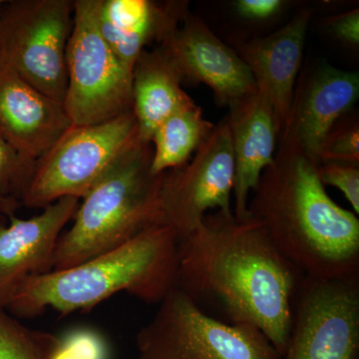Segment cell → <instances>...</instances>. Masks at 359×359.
Segmentation results:
<instances>
[{
  "label": "cell",
  "mask_w": 359,
  "mask_h": 359,
  "mask_svg": "<svg viewBox=\"0 0 359 359\" xmlns=\"http://www.w3.org/2000/svg\"><path fill=\"white\" fill-rule=\"evenodd\" d=\"M187 2L96 0V20L103 39L130 70L149 45H161L188 14Z\"/></svg>",
  "instance_id": "obj_17"
},
{
  "label": "cell",
  "mask_w": 359,
  "mask_h": 359,
  "mask_svg": "<svg viewBox=\"0 0 359 359\" xmlns=\"http://www.w3.org/2000/svg\"><path fill=\"white\" fill-rule=\"evenodd\" d=\"M79 199L62 198L32 219L9 216L0 224V306L4 309L14 292L34 276L52 271L56 245L63 229L74 218Z\"/></svg>",
  "instance_id": "obj_12"
},
{
  "label": "cell",
  "mask_w": 359,
  "mask_h": 359,
  "mask_svg": "<svg viewBox=\"0 0 359 359\" xmlns=\"http://www.w3.org/2000/svg\"><path fill=\"white\" fill-rule=\"evenodd\" d=\"M304 278L250 212H210L179 242L175 287L212 318L259 328L280 355Z\"/></svg>",
  "instance_id": "obj_1"
},
{
  "label": "cell",
  "mask_w": 359,
  "mask_h": 359,
  "mask_svg": "<svg viewBox=\"0 0 359 359\" xmlns=\"http://www.w3.org/2000/svg\"><path fill=\"white\" fill-rule=\"evenodd\" d=\"M179 238L166 224L142 231L121 247L77 264L26 280L7 302L14 318L90 311L119 292L158 304L176 287Z\"/></svg>",
  "instance_id": "obj_3"
},
{
  "label": "cell",
  "mask_w": 359,
  "mask_h": 359,
  "mask_svg": "<svg viewBox=\"0 0 359 359\" xmlns=\"http://www.w3.org/2000/svg\"><path fill=\"white\" fill-rule=\"evenodd\" d=\"M157 46L169 53L184 80L207 85L222 105L231 107L257 91L252 72L237 52L190 13Z\"/></svg>",
  "instance_id": "obj_11"
},
{
  "label": "cell",
  "mask_w": 359,
  "mask_h": 359,
  "mask_svg": "<svg viewBox=\"0 0 359 359\" xmlns=\"http://www.w3.org/2000/svg\"><path fill=\"white\" fill-rule=\"evenodd\" d=\"M273 163L250 195L248 212L297 271L318 280L359 276V219L328 195L318 163L280 138Z\"/></svg>",
  "instance_id": "obj_2"
},
{
  "label": "cell",
  "mask_w": 359,
  "mask_h": 359,
  "mask_svg": "<svg viewBox=\"0 0 359 359\" xmlns=\"http://www.w3.org/2000/svg\"><path fill=\"white\" fill-rule=\"evenodd\" d=\"M60 337L26 327L0 306V359H51Z\"/></svg>",
  "instance_id": "obj_20"
},
{
  "label": "cell",
  "mask_w": 359,
  "mask_h": 359,
  "mask_svg": "<svg viewBox=\"0 0 359 359\" xmlns=\"http://www.w3.org/2000/svg\"><path fill=\"white\" fill-rule=\"evenodd\" d=\"M233 179L235 160L226 117L187 164L163 175L161 223L181 241L195 231L210 212L231 214Z\"/></svg>",
  "instance_id": "obj_9"
},
{
  "label": "cell",
  "mask_w": 359,
  "mask_h": 359,
  "mask_svg": "<svg viewBox=\"0 0 359 359\" xmlns=\"http://www.w3.org/2000/svg\"><path fill=\"white\" fill-rule=\"evenodd\" d=\"M280 359H359V276H304Z\"/></svg>",
  "instance_id": "obj_10"
},
{
  "label": "cell",
  "mask_w": 359,
  "mask_h": 359,
  "mask_svg": "<svg viewBox=\"0 0 359 359\" xmlns=\"http://www.w3.org/2000/svg\"><path fill=\"white\" fill-rule=\"evenodd\" d=\"M105 340L98 332L87 328L72 330L60 339L51 359H107Z\"/></svg>",
  "instance_id": "obj_23"
},
{
  "label": "cell",
  "mask_w": 359,
  "mask_h": 359,
  "mask_svg": "<svg viewBox=\"0 0 359 359\" xmlns=\"http://www.w3.org/2000/svg\"><path fill=\"white\" fill-rule=\"evenodd\" d=\"M33 165L27 164L0 136V212L13 216L29 181Z\"/></svg>",
  "instance_id": "obj_21"
},
{
  "label": "cell",
  "mask_w": 359,
  "mask_h": 359,
  "mask_svg": "<svg viewBox=\"0 0 359 359\" xmlns=\"http://www.w3.org/2000/svg\"><path fill=\"white\" fill-rule=\"evenodd\" d=\"M72 25L70 0L4 1L0 8V65L63 104Z\"/></svg>",
  "instance_id": "obj_7"
},
{
  "label": "cell",
  "mask_w": 359,
  "mask_h": 359,
  "mask_svg": "<svg viewBox=\"0 0 359 359\" xmlns=\"http://www.w3.org/2000/svg\"><path fill=\"white\" fill-rule=\"evenodd\" d=\"M63 107L74 126L110 121L132 110V71L115 55L99 30L96 0L73 1Z\"/></svg>",
  "instance_id": "obj_8"
},
{
  "label": "cell",
  "mask_w": 359,
  "mask_h": 359,
  "mask_svg": "<svg viewBox=\"0 0 359 359\" xmlns=\"http://www.w3.org/2000/svg\"><path fill=\"white\" fill-rule=\"evenodd\" d=\"M327 28L337 39L354 45L359 43L358 8L332 16L327 20Z\"/></svg>",
  "instance_id": "obj_25"
},
{
  "label": "cell",
  "mask_w": 359,
  "mask_h": 359,
  "mask_svg": "<svg viewBox=\"0 0 359 359\" xmlns=\"http://www.w3.org/2000/svg\"><path fill=\"white\" fill-rule=\"evenodd\" d=\"M358 95V72L321 68L306 82L295 86L289 122L280 138L294 142L318 162V151L325 137L353 107Z\"/></svg>",
  "instance_id": "obj_15"
},
{
  "label": "cell",
  "mask_w": 359,
  "mask_h": 359,
  "mask_svg": "<svg viewBox=\"0 0 359 359\" xmlns=\"http://www.w3.org/2000/svg\"><path fill=\"white\" fill-rule=\"evenodd\" d=\"M4 1H0V8H1L2 4H4Z\"/></svg>",
  "instance_id": "obj_27"
},
{
  "label": "cell",
  "mask_w": 359,
  "mask_h": 359,
  "mask_svg": "<svg viewBox=\"0 0 359 359\" xmlns=\"http://www.w3.org/2000/svg\"><path fill=\"white\" fill-rule=\"evenodd\" d=\"M216 125L208 121L192 98L156 129L150 172L158 176L187 164L212 134Z\"/></svg>",
  "instance_id": "obj_19"
},
{
  "label": "cell",
  "mask_w": 359,
  "mask_h": 359,
  "mask_svg": "<svg viewBox=\"0 0 359 359\" xmlns=\"http://www.w3.org/2000/svg\"><path fill=\"white\" fill-rule=\"evenodd\" d=\"M283 6L282 0H238L237 13L248 20H266L276 15Z\"/></svg>",
  "instance_id": "obj_26"
},
{
  "label": "cell",
  "mask_w": 359,
  "mask_h": 359,
  "mask_svg": "<svg viewBox=\"0 0 359 359\" xmlns=\"http://www.w3.org/2000/svg\"><path fill=\"white\" fill-rule=\"evenodd\" d=\"M71 125L62 103L0 65V136L21 159L34 164Z\"/></svg>",
  "instance_id": "obj_13"
},
{
  "label": "cell",
  "mask_w": 359,
  "mask_h": 359,
  "mask_svg": "<svg viewBox=\"0 0 359 359\" xmlns=\"http://www.w3.org/2000/svg\"><path fill=\"white\" fill-rule=\"evenodd\" d=\"M318 163L359 164L358 117L349 118L334 125L321 144L318 154Z\"/></svg>",
  "instance_id": "obj_22"
},
{
  "label": "cell",
  "mask_w": 359,
  "mask_h": 359,
  "mask_svg": "<svg viewBox=\"0 0 359 359\" xmlns=\"http://www.w3.org/2000/svg\"><path fill=\"white\" fill-rule=\"evenodd\" d=\"M184 78L162 46L145 50L132 70V112L139 139L151 143L158 127L191 97L182 88Z\"/></svg>",
  "instance_id": "obj_18"
},
{
  "label": "cell",
  "mask_w": 359,
  "mask_h": 359,
  "mask_svg": "<svg viewBox=\"0 0 359 359\" xmlns=\"http://www.w3.org/2000/svg\"><path fill=\"white\" fill-rule=\"evenodd\" d=\"M139 359H280L259 328L212 318L174 287L136 337Z\"/></svg>",
  "instance_id": "obj_6"
},
{
  "label": "cell",
  "mask_w": 359,
  "mask_h": 359,
  "mask_svg": "<svg viewBox=\"0 0 359 359\" xmlns=\"http://www.w3.org/2000/svg\"><path fill=\"white\" fill-rule=\"evenodd\" d=\"M235 160L233 215L247 216L252 191L273 163L280 127L268 99L257 91L230 107L228 117Z\"/></svg>",
  "instance_id": "obj_16"
},
{
  "label": "cell",
  "mask_w": 359,
  "mask_h": 359,
  "mask_svg": "<svg viewBox=\"0 0 359 359\" xmlns=\"http://www.w3.org/2000/svg\"><path fill=\"white\" fill-rule=\"evenodd\" d=\"M311 13L304 9L269 36L238 45L237 53L275 111L280 133L289 122Z\"/></svg>",
  "instance_id": "obj_14"
},
{
  "label": "cell",
  "mask_w": 359,
  "mask_h": 359,
  "mask_svg": "<svg viewBox=\"0 0 359 359\" xmlns=\"http://www.w3.org/2000/svg\"><path fill=\"white\" fill-rule=\"evenodd\" d=\"M138 141L132 110L100 124L71 125L33 164L20 205L44 209L62 198L83 199Z\"/></svg>",
  "instance_id": "obj_5"
},
{
  "label": "cell",
  "mask_w": 359,
  "mask_h": 359,
  "mask_svg": "<svg viewBox=\"0 0 359 359\" xmlns=\"http://www.w3.org/2000/svg\"><path fill=\"white\" fill-rule=\"evenodd\" d=\"M318 174L323 186L339 189L353 207L354 214H359L358 165L323 163L318 164Z\"/></svg>",
  "instance_id": "obj_24"
},
{
  "label": "cell",
  "mask_w": 359,
  "mask_h": 359,
  "mask_svg": "<svg viewBox=\"0 0 359 359\" xmlns=\"http://www.w3.org/2000/svg\"><path fill=\"white\" fill-rule=\"evenodd\" d=\"M153 148L138 141L79 204L56 245L52 271L72 268L162 224L163 175L151 174Z\"/></svg>",
  "instance_id": "obj_4"
}]
</instances>
